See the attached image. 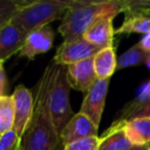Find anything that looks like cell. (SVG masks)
I'll return each instance as SVG.
<instances>
[{
  "label": "cell",
  "instance_id": "2e32d148",
  "mask_svg": "<svg viewBox=\"0 0 150 150\" xmlns=\"http://www.w3.org/2000/svg\"><path fill=\"white\" fill-rule=\"evenodd\" d=\"M125 131L134 146L150 144V117H139L125 121Z\"/></svg>",
  "mask_w": 150,
  "mask_h": 150
},
{
  "label": "cell",
  "instance_id": "4fadbf2b",
  "mask_svg": "<svg viewBox=\"0 0 150 150\" xmlns=\"http://www.w3.org/2000/svg\"><path fill=\"white\" fill-rule=\"evenodd\" d=\"M123 121L114 120L108 129L100 137L99 150H129L133 144L125 131Z\"/></svg>",
  "mask_w": 150,
  "mask_h": 150
},
{
  "label": "cell",
  "instance_id": "5b68a950",
  "mask_svg": "<svg viewBox=\"0 0 150 150\" xmlns=\"http://www.w3.org/2000/svg\"><path fill=\"white\" fill-rule=\"evenodd\" d=\"M102 47L88 42L83 37L64 41L58 48L52 60L58 65L69 66L86 59L93 58L98 54Z\"/></svg>",
  "mask_w": 150,
  "mask_h": 150
},
{
  "label": "cell",
  "instance_id": "4316f807",
  "mask_svg": "<svg viewBox=\"0 0 150 150\" xmlns=\"http://www.w3.org/2000/svg\"><path fill=\"white\" fill-rule=\"evenodd\" d=\"M146 65H147V67H149L150 68V57H149V59H148L147 62H146Z\"/></svg>",
  "mask_w": 150,
  "mask_h": 150
},
{
  "label": "cell",
  "instance_id": "ba28073f",
  "mask_svg": "<svg viewBox=\"0 0 150 150\" xmlns=\"http://www.w3.org/2000/svg\"><path fill=\"white\" fill-rule=\"evenodd\" d=\"M27 37L25 29L13 21L0 27V63H4L13 54H19Z\"/></svg>",
  "mask_w": 150,
  "mask_h": 150
},
{
  "label": "cell",
  "instance_id": "8992f818",
  "mask_svg": "<svg viewBox=\"0 0 150 150\" xmlns=\"http://www.w3.org/2000/svg\"><path fill=\"white\" fill-rule=\"evenodd\" d=\"M109 82H110V78L97 80L94 86L86 93V96L80 107L79 112L86 115L97 127L100 125L103 111L105 108Z\"/></svg>",
  "mask_w": 150,
  "mask_h": 150
},
{
  "label": "cell",
  "instance_id": "ac0fdd59",
  "mask_svg": "<svg viewBox=\"0 0 150 150\" xmlns=\"http://www.w3.org/2000/svg\"><path fill=\"white\" fill-rule=\"evenodd\" d=\"M150 33V17L146 15L134 16L125 18L119 28L115 30V34H131Z\"/></svg>",
  "mask_w": 150,
  "mask_h": 150
},
{
  "label": "cell",
  "instance_id": "ffe728a7",
  "mask_svg": "<svg viewBox=\"0 0 150 150\" xmlns=\"http://www.w3.org/2000/svg\"><path fill=\"white\" fill-rule=\"evenodd\" d=\"M25 0H1L0 1V27H3L6 24L11 23L20 8L24 4Z\"/></svg>",
  "mask_w": 150,
  "mask_h": 150
},
{
  "label": "cell",
  "instance_id": "9a60e30c",
  "mask_svg": "<svg viewBox=\"0 0 150 150\" xmlns=\"http://www.w3.org/2000/svg\"><path fill=\"white\" fill-rule=\"evenodd\" d=\"M117 57L114 46L102 48L94 57V66L98 79H108L117 69Z\"/></svg>",
  "mask_w": 150,
  "mask_h": 150
},
{
  "label": "cell",
  "instance_id": "30bf717a",
  "mask_svg": "<svg viewBox=\"0 0 150 150\" xmlns=\"http://www.w3.org/2000/svg\"><path fill=\"white\" fill-rule=\"evenodd\" d=\"M98 132L99 127L86 115L80 112L75 113L60 134L62 145L65 146L66 144L84 138L98 137Z\"/></svg>",
  "mask_w": 150,
  "mask_h": 150
},
{
  "label": "cell",
  "instance_id": "d6986e66",
  "mask_svg": "<svg viewBox=\"0 0 150 150\" xmlns=\"http://www.w3.org/2000/svg\"><path fill=\"white\" fill-rule=\"evenodd\" d=\"M15 123V104L13 96L0 97V134L13 129Z\"/></svg>",
  "mask_w": 150,
  "mask_h": 150
},
{
  "label": "cell",
  "instance_id": "7a4b0ae2",
  "mask_svg": "<svg viewBox=\"0 0 150 150\" xmlns=\"http://www.w3.org/2000/svg\"><path fill=\"white\" fill-rule=\"evenodd\" d=\"M125 0H104V1H88L74 0L72 6L65 13L62 23L59 26V33L64 41H70L83 36L84 32L102 15L123 13Z\"/></svg>",
  "mask_w": 150,
  "mask_h": 150
},
{
  "label": "cell",
  "instance_id": "5bb4252c",
  "mask_svg": "<svg viewBox=\"0 0 150 150\" xmlns=\"http://www.w3.org/2000/svg\"><path fill=\"white\" fill-rule=\"evenodd\" d=\"M139 117H150V80L141 95L123 107L115 120L125 122Z\"/></svg>",
  "mask_w": 150,
  "mask_h": 150
},
{
  "label": "cell",
  "instance_id": "7c38bea8",
  "mask_svg": "<svg viewBox=\"0 0 150 150\" xmlns=\"http://www.w3.org/2000/svg\"><path fill=\"white\" fill-rule=\"evenodd\" d=\"M54 31L50 25L42 27L28 34L25 45L20 52L19 57L34 60L38 54L47 52L52 47Z\"/></svg>",
  "mask_w": 150,
  "mask_h": 150
},
{
  "label": "cell",
  "instance_id": "e0dca14e",
  "mask_svg": "<svg viewBox=\"0 0 150 150\" xmlns=\"http://www.w3.org/2000/svg\"><path fill=\"white\" fill-rule=\"evenodd\" d=\"M150 57V52L140 46L139 43L129 47L125 52L117 59V70L127 68V67L137 66V65L146 64Z\"/></svg>",
  "mask_w": 150,
  "mask_h": 150
},
{
  "label": "cell",
  "instance_id": "9c48e42d",
  "mask_svg": "<svg viewBox=\"0 0 150 150\" xmlns=\"http://www.w3.org/2000/svg\"><path fill=\"white\" fill-rule=\"evenodd\" d=\"M115 17L116 15L112 13L100 16L86 29L82 37L91 43L102 48L114 46L115 30L113 28V20Z\"/></svg>",
  "mask_w": 150,
  "mask_h": 150
},
{
  "label": "cell",
  "instance_id": "603a6c76",
  "mask_svg": "<svg viewBox=\"0 0 150 150\" xmlns=\"http://www.w3.org/2000/svg\"><path fill=\"white\" fill-rule=\"evenodd\" d=\"M22 139L15 129L1 134L0 136V150H21Z\"/></svg>",
  "mask_w": 150,
  "mask_h": 150
},
{
  "label": "cell",
  "instance_id": "8fae6325",
  "mask_svg": "<svg viewBox=\"0 0 150 150\" xmlns=\"http://www.w3.org/2000/svg\"><path fill=\"white\" fill-rule=\"evenodd\" d=\"M71 88L86 93L98 80L94 66V57L67 66Z\"/></svg>",
  "mask_w": 150,
  "mask_h": 150
},
{
  "label": "cell",
  "instance_id": "52a82bcc",
  "mask_svg": "<svg viewBox=\"0 0 150 150\" xmlns=\"http://www.w3.org/2000/svg\"><path fill=\"white\" fill-rule=\"evenodd\" d=\"M15 104V123L13 129L19 137L23 138L25 131L32 118L34 111V96L32 92L23 84H19L13 93Z\"/></svg>",
  "mask_w": 150,
  "mask_h": 150
},
{
  "label": "cell",
  "instance_id": "7402d4cb",
  "mask_svg": "<svg viewBox=\"0 0 150 150\" xmlns=\"http://www.w3.org/2000/svg\"><path fill=\"white\" fill-rule=\"evenodd\" d=\"M100 137H90L76 140L63 146V150H99Z\"/></svg>",
  "mask_w": 150,
  "mask_h": 150
},
{
  "label": "cell",
  "instance_id": "6da1fadb",
  "mask_svg": "<svg viewBox=\"0 0 150 150\" xmlns=\"http://www.w3.org/2000/svg\"><path fill=\"white\" fill-rule=\"evenodd\" d=\"M56 65L54 60L50 61L34 88V111L22 138L21 150H57L62 144L48 106V93Z\"/></svg>",
  "mask_w": 150,
  "mask_h": 150
},
{
  "label": "cell",
  "instance_id": "cb8c5ba5",
  "mask_svg": "<svg viewBox=\"0 0 150 150\" xmlns=\"http://www.w3.org/2000/svg\"><path fill=\"white\" fill-rule=\"evenodd\" d=\"M4 63H0V97L8 95L7 91L9 88L8 77L4 69Z\"/></svg>",
  "mask_w": 150,
  "mask_h": 150
},
{
  "label": "cell",
  "instance_id": "277c9868",
  "mask_svg": "<svg viewBox=\"0 0 150 150\" xmlns=\"http://www.w3.org/2000/svg\"><path fill=\"white\" fill-rule=\"evenodd\" d=\"M71 88L67 66L57 64L48 93V106L59 134L74 115L70 105Z\"/></svg>",
  "mask_w": 150,
  "mask_h": 150
},
{
  "label": "cell",
  "instance_id": "484cf974",
  "mask_svg": "<svg viewBox=\"0 0 150 150\" xmlns=\"http://www.w3.org/2000/svg\"><path fill=\"white\" fill-rule=\"evenodd\" d=\"M129 150H150V144L147 145H135Z\"/></svg>",
  "mask_w": 150,
  "mask_h": 150
},
{
  "label": "cell",
  "instance_id": "83f0119b",
  "mask_svg": "<svg viewBox=\"0 0 150 150\" xmlns=\"http://www.w3.org/2000/svg\"><path fill=\"white\" fill-rule=\"evenodd\" d=\"M146 16H149V17H150V13H149V15H146Z\"/></svg>",
  "mask_w": 150,
  "mask_h": 150
},
{
  "label": "cell",
  "instance_id": "d4e9b609",
  "mask_svg": "<svg viewBox=\"0 0 150 150\" xmlns=\"http://www.w3.org/2000/svg\"><path fill=\"white\" fill-rule=\"evenodd\" d=\"M138 43L140 44L141 47H143L145 50H147V52H150V33L144 35V37L142 38Z\"/></svg>",
  "mask_w": 150,
  "mask_h": 150
},
{
  "label": "cell",
  "instance_id": "f1b7e54d",
  "mask_svg": "<svg viewBox=\"0 0 150 150\" xmlns=\"http://www.w3.org/2000/svg\"><path fill=\"white\" fill-rule=\"evenodd\" d=\"M149 80H150V79H149Z\"/></svg>",
  "mask_w": 150,
  "mask_h": 150
},
{
  "label": "cell",
  "instance_id": "3957f363",
  "mask_svg": "<svg viewBox=\"0 0 150 150\" xmlns=\"http://www.w3.org/2000/svg\"><path fill=\"white\" fill-rule=\"evenodd\" d=\"M74 0H25L19 13L13 20L21 25L28 34L52 22L64 18Z\"/></svg>",
  "mask_w": 150,
  "mask_h": 150
},
{
  "label": "cell",
  "instance_id": "44dd1931",
  "mask_svg": "<svg viewBox=\"0 0 150 150\" xmlns=\"http://www.w3.org/2000/svg\"><path fill=\"white\" fill-rule=\"evenodd\" d=\"M123 13L125 18L150 13V0H125Z\"/></svg>",
  "mask_w": 150,
  "mask_h": 150
}]
</instances>
